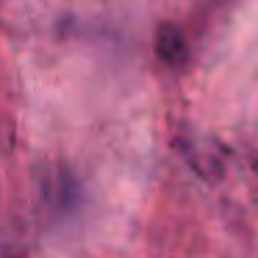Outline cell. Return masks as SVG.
I'll list each match as a JSON object with an SVG mask.
<instances>
[{
  "label": "cell",
  "mask_w": 258,
  "mask_h": 258,
  "mask_svg": "<svg viewBox=\"0 0 258 258\" xmlns=\"http://www.w3.org/2000/svg\"><path fill=\"white\" fill-rule=\"evenodd\" d=\"M153 47H156V56L161 58L169 67H183L186 58H189V45H186L183 31L175 23H161L156 31V39H153Z\"/></svg>",
  "instance_id": "cell-1"
}]
</instances>
